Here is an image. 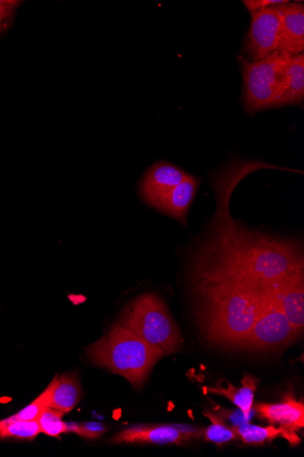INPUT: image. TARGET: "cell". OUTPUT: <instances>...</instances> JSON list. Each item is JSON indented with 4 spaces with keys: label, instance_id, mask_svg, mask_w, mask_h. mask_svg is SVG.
I'll return each mask as SVG.
<instances>
[{
    "label": "cell",
    "instance_id": "cell-1",
    "mask_svg": "<svg viewBox=\"0 0 304 457\" xmlns=\"http://www.w3.org/2000/svg\"><path fill=\"white\" fill-rule=\"evenodd\" d=\"M215 192L225 223L210 243L201 280L231 279L259 287L303 267L302 255L293 243L258 235L234 223L228 213L232 189L220 187Z\"/></svg>",
    "mask_w": 304,
    "mask_h": 457
},
{
    "label": "cell",
    "instance_id": "cell-2",
    "mask_svg": "<svg viewBox=\"0 0 304 457\" xmlns=\"http://www.w3.org/2000/svg\"><path fill=\"white\" fill-rule=\"evenodd\" d=\"M198 287L204 300L200 322L205 339L242 348L257 317L259 287L231 279L201 280Z\"/></svg>",
    "mask_w": 304,
    "mask_h": 457
},
{
    "label": "cell",
    "instance_id": "cell-3",
    "mask_svg": "<svg viewBox=\"0 0 304 457\" xmlns=\"http://www.w3.org/2000/svg\"><path fill=\"white\" fill-rule=\"evenodd\" d=\"M163 353L149 345L134 331L115 325L108 334L86 350L97 366L109 369L140 389Z\"/></svg>",
    "mask_w": 304,
    "mask_h": 457
},
{
    "label": "cell",
    "instance_id": "cell-4",
    "mask_svg": "<svg viewBox=\"0 0 304 457\" xmlns=\"http://www.w3.org/2000/svg\"><path fill=\"white\" fill-rule=\"evenodd\" d=\"M116 325L134 331L164 355L176 353L182 348L181 331L164 302L156 295H144L130 303Z\"/></svg>",
    "mask_w": 304,
    "mask_h": 457
},
{
    "label": "cell",
    "instance_id": "cell-5",
    "mask_svg": "<svg viewBox=\"0 0 304 457\" xmlns=\"http://www.w3.org/2000/svg\"><path fill=\"white\" fill-rule=\"evenodd\" d=\"M290 56L291 54L283 52H275L257 62L238 56L243 79L242 102L247 113L255 114L278 107Z\"/></svg>",
    "mask_w": 304,
    "mask_h": 457
},
{
    "label": "cell",
    "instance_id": "cell-6",
    "mask_svg": "<svg viewBox=\"0 0 304 457\" xmlns=\"http://www.w3.org/2000/svg\"><path fill=\"white\" fill-rule=\"evenodd\" d=\"M298 337V332L276 298L272 283L260 286L257 317L242 348L259 352L278 351Z\"/></svg>",
    "mask_w": 304,
    "mask_h": 457
},
{
    "label": "cell",
    "instance_id": "cell-7",
    "mask_svg": "<svg viewBox=\"0 0 304 457\" xmlns=\"http://www.w3.org/2000/svg\"><path fill=\"white\" fill-rule=\"evenodd\" d=\"M280 6L251 13V23L243 46V53L250 61H260L278 52L281 30Z\"/></svg>",
    "mask_w": 304,
    "mask_h": 457
},
{
    "label": "cell",
    "instance_id": "cell-8",
    "mask_svg": "<svg viewBox=\"0 0 304 457\" xmlns=\"http://www.w3.org/2000/svg\"><path fill=\"white\" fill-rule=\"evenodd\" d=\"M271 283L283 312L300 336L304 326L303 267L291 270Z\"/></svg>",
    "mask_w": 304,
    "mask_h": 457
},
{
    "label": "cell",
    "instance_id": "cell-9",
    "mask_svg": "<svg viewBox=\"0 0 304 457\" xmlns=\"http://www.w3.org/2000/svg\"><path fill=\"white\" fill-rule=\"evenodd\" d=\"M195 433L172 426H139L127 428L115 435L114 444H155L183 445L190 440Z\"/></svg>",
    "mask_w": 304,
    "mask_h": 457
},
{
    "label": "cell",
    "instance_id": "cell-10",
    "mask_svg": "<svg viewBox=\"0 0 304 457\" xmlns=\"http://www.w3.org/2000/svg\"><path fill=\"white\" fill-rule=\"evenodd\" d=\"M254 411L260 420L268 421L273 425L279 424L292 432L296 433L304 427L303 402L297 401L291 393L278 403H257Z\"/></svg>",
    "mask_w": 304,
    "mask_h": 457
},
{
    "label": "cell",
    "instance_id": "cell-11",
    "mask_svg": "<svg viewBox=\"0 0 304 457\" xmlns=\"http://www.w3.org/2000/svg\"><path fill=\"white\" fill-rule=\"evenodd\" d=\"M281 30L278 52L299 55L304 51V5L288 3L280 6Z\"/></svg>",
    "mask_w": 304,
    "mask_h": 457
},
{
    "label": "cell",
    "instance_id": "cell-12",
    "mask_svg": "<svg viewBox=\"0 0 304 457\" xmlns=\"http://www.w3.org/2000/svg\"><path fill=\"white\" fill-rule=\"evenodd\" d=\"M191 175L168 162H158L146 174L142 192L144 200L152 204L173 187L189 179Z\"/></svg>",
    "mask_w": 304,
    "mask_h": 457
},
{
    "label": "cell",
    "instance_id": "cell-13",
    "mask_svg": "<svg viewBox=\"0 0 304 457\" xmlns=\"http://www.w3.org/2000/svg\"><path fill=\"white\" fill-rule=\"evenodd\" d=\"M198 187L199 180L191 176L180 185L156 199L151 205L185 225Z\"/></svg>",
    "mask_w": 304,
    "mask_h": 457
},
{
    "label": "cell",
    "instance_id": "cell-14",
    "mask_svg": "<svg viewBox=\"0 0 304 457\" xmlns=\"http://www.w3.org/2000/svg\"><path fill=\"white\" fill-rule=\"evenodd\" d=\"M304 100V55H291L285 68L278 107L299 105Z\"/></svg>",
    "mask_w": 304,
    "mask_h": 457
},
{
    "label": "cell",
    "instance_id": "cell-15",
    "mask_svg": "<svg viewBox=\"0 0 304 457\" xmlns=\"http://www.w3.org/2000/svg\"><path fill=\"white\" fill-rule=\"evenodd\" d=\"M237 438L239 437L247 445H262L267 442H272L276 437H284L291 445L294 446L300 443V439L295 432H292L284 428L259 427L249 423L233 427Z\"/></svg>",
    "mask_w": 304,
    "mask_h": 457
},
{
    "label": "cell",
    "instance_id": "cell-16",
    "mask_svg": "<svg viewBox=\"0 0 304 457\" xmlns=\"http://www.w3.org/2000/svg\"><path fill=\"white\" fill-rule=\"evenodd\" d=\"M51 407L63 413L72 411L81 399V387L76 375H65L54 378Z\"/></svg>",
    "mask_w": 304,
    "mask_h": 457
},
{
    "label": "cell",
    "instance_id": "cell-17",
    "mask_svg": "<svg viewBox=\"0 0 304 457\" xmlns=\"http://www.w3.org/2000/svg\"><path fill=\"white\" fill-rule=\"evenodd\" d=\"M258 381L250 375H246L242 380V387L237 388L228 383L227 387L217 385L214 388H209V393L219 395L229 399L238 409L245 414H251L253 407L254 395Z\"/></svg>",
    "mask_w": 304,
    "mask_h": 457
},
{
    "label": "cell",
    "instance_id": "cell-18",
    "mask_svg": "<svg viewBox=\"0 0 304 457\" xmlns=\"http://www.w3.org/2000/svg\"><path fill=\"white\" fill-rule=\"evenodd\" d=\"M211 425L203 431V438L206 442L214 443L216 445L222 446L224 444L237 439V436L233 427H228L225 420L219 414H215L210 411L204 412Z\"/></svg>",
    "mask_w": 304,
    "mask_h": 457
},
{
    "label": "cell",
    "instance_id": "cell-19",
    "mask_svg": "<svg viewBox=\"0 0 304 457\" xmlns=\"http://www.w3.org/2000/svg\"><path fill=\"white\" fill-rule=\"evenodd\" d=\"M41 433L37 420L4 423L0 421V439L33 441Z\"/></svg>",
    "mask_w": 304,
    "mask_h": 457
},
{
    "label": "cell",
    "instance_id": "cell-20",
    "mask_svg": "<svg viewBox=\"0 0 304 457\" xmlns=\"http://www.w3.org/2000/svg\"><path fill=\"white\" fill-rule=\"evenodd\" d=\"M55 379L52 381L50 386L43 392L35 401L27 407L20 411L6 420H2L4 423H12L16 421H36L39 415L47 407L51 406L52 394L54 386Z\"/></svg>",
    "mask_w": 304,
    "mask_h": 457
},
{
    "label": "cell",
    "instance_id": "cell-21",
    "mask_svg": "<svg viewBox=\"0 0 304 457\" xmlns=\"http://www.w3.org/2000/svg\"><path fill=\"white\" fill-rule=\"evenodd\" d=\"M63 414L62 411L51 406L43 411L37 420L41 433L53 437L68 433V425L62 420Z\"/></svg>",
    "mask_w": 304,
    "mask_h": 457
},
{
    "label": "cell",
    "instance_id": "cell-22",
    "mask_svg": "<svg viewBox=\"0 0 304 457\" xmlns=\"http://www.w3.org/2000/svg\"><path fill=\"white\" fill-rule=\"evenodd\" d=\"M67 425L68 433H75L81 437L88 439H98L107 431L106 426L99 423H67Z\"/></svg>",
    "mask_w": 304,
    "mask_h": 457
},
{
    "label": "cell",
    "instance_id": "cell-23",
    "mask_svg": "<svg viewBox=\"0 0 304 457\" xmlns=\"http://www.w3.org/2000/svg\"><path fill=\"white\" fill-rule=\"evenodd\" d=\"M288 3H290L288 0H244V2H242L250 13L286 4Z\"/></svg>",
    "mask_w": 304,
    "mask_h": 457
},
{
    "label": "cell",
    "instance_id": "cell-24",
    "mask_svg": "<svg viewBox=\"0 0 304 457\" xmlns=\"http://www.w3.org/2000/svg\"><path fill=\"white\" fill-rule=\"evenodd\" d=\"M218 414L224 420H228L231 422H233L234 423L233 427H238V426L249 423L251 419V413L245 414L240 409L235 411L222 409Z\"/></svg>",
    "mask_w": 304,
    "mask_h": 457
},
{
    "label": "cell",
    "instance_id": "cell-25",
    "mask_svg": "<svg viewBox=\"0 0 304 457\" xmlns=\"http://www.w3.org/2000/svg\"><path fill=\"white\" fill-rule=\"evenodd\" d=\"M5 19L0 15V32H2L3 30V21H4Z\"/></svg>",
    "mask_w": 304,
    "mask_h": 457
}]
</instances>
